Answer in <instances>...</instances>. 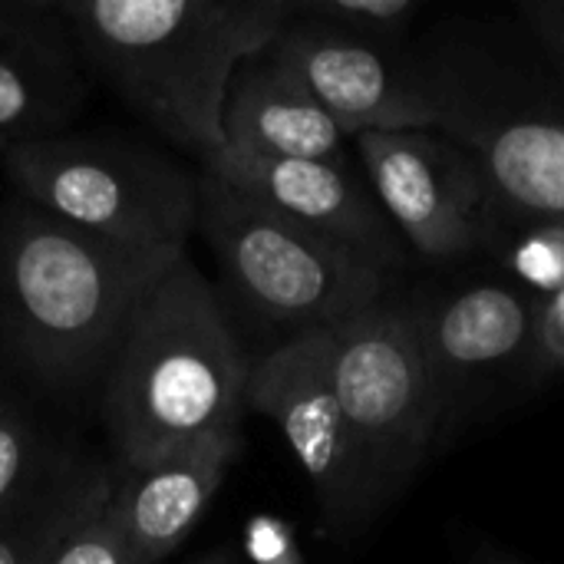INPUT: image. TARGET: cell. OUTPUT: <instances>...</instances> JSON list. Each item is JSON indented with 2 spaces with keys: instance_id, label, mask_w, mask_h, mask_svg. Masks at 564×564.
Segmentation results:
<instances>
[{
  "instance_id": "1",
  "label": "cell",
  "mask_w": 564,
  "mask_h": 564,
  "mask_svg": "<svg viewBox=\"0 0 564 564\" xmlns=\"http://www.w3.org/2000/svg\"><path fill=\"white\" fill-rule=\"evenodd\" d=\"M86 66L198 162L225 149L235 73L271 50L294 0H56Z\"/></svg>"
},
{
  "instance_id": "2",
  "label": "cell",
  "mask_w": 564,
  "mask_h": 564,
  "mask_svg": "<svg viewBox=\"0 0 564 564\" xmlns=\"http://www.w3.org/2000/svg\"><path fill=\"white\" fill-rule=\"evenodd\" d=\"M251 357L208 278L178 258L135 307L102 387V423L122 469L238 436Z\"/></svg>"
},
{
  "instance_id": "3",
  "label": "cell",
  "mask_w": 564,
  "mask_h": 564,
  "mask_svg": "<svg viewBox=\"0 0 564 564\" xmlns=\"http://www.w3.org/2000/svg\"><path fill=\"white\" fill-rule=\"evenodd\" d=\"M178 258L99 241L33 205L10 208L0 225V327L46 383H89Z\"/></svg>"
},
{
  "instance_id": "4",
  "label": "cell",
  "mask_w": 564,
  "mask_h": 564,
  "mask_svg": "<svg viewBox=\"0 0 564 564\" xmlns=\"http://www.w3.org/2000/svg\"><path fill=\"white\" fill-rule=\"evenodd\" d=\"M416 63L436 129L476 159L502 221H564V79L549 56L446 30Z\"/></svg>"
},
{
  "instance_id": "5",
  "label": "cell",
  "mask_w": 564,
  "mask_h": 564,
  "mask_svg": "<svg viewBox=\"0 0 564 564\" xmlns=\"http://www.w3.org/2000/svg\"><path fill=\"white\" fill-rule=\"evenodd\" d=\"M0 159L26 205L99 241L185 254L198 228V175L145 145L63 132L13 145Z\"/></svg>"
},
{
  "instance_id": "6",
  "label": "cell",
  "mask_w": 564,
  "mask_h": 564,
  "mask_svg": "<svg viewBox=\"0 0 564 564\" xmlns=\"http://www.w3.org/2000/svg\"><path fill=\"white\" fill-rule=\"evenodd\" d=\"M198 231L235 297L288 337L334 327L393 294V274L317 238L198 169Z\"/></svg>"
},
{
  "instance_id": "7",
  "label": "cell",
  "mask_w": 564,
  "mask_h": 564,
  "mask_svg": "<svg viewBox=\"0 0 564 564\" xmlns=\"http://www.w3.org/2000/svg\"><path fill=\"white\" fill-rule=\"evenodd\" d=\"M321 337L334 393L387 506L443 443L416 297L387 294Z\"/></svg>"
},
{
  "instance_id": "8",
  "label": "cell",
  "mask_w": 564,
  "mask_h": 564,
  "mask_svg": "<svg viewBox=\"0 0 564 564\" xmlns=\"http://www.w3.org/2000/svg\"><path fill=\"white\" fill-rule=\"evenodd\" d=\"M245 406L281 430L327 532L354 535L383 509L370 459L334 393L321 330L288 337L251 360Z\"/></svg>"
},
{
  "instance_id": "9",
  "label": "cell",
  "mask_w": 564,
  "mask_h": 564,
  "mask_svg": "<svg viewBox=\"0 0 564 564\" xmlns=\"http://www.w3.org/2000/svg\"><path fill=\"white\" fill-rule=\"evenodd\" d=\"M367 185L393 231L426 261H459L496 245L506 225L476 159L440 129L354 135Z\"/></svg>"
},
{
  "instance_id": "10",
  "label": "cell",
  "mask_w": 564,
  "mask_h": 564,
  "mask_svg": "<svg viewBox=\"0 0 564 564\" xmlns=\"http://www.w3.org/2000/svg\"><path fill=\"white\" fill-rule=\"evenodd\" d=\"M281 63L340 126L347 139L364 132L436 129L416 56L294 17L271 43Z\"/></svg>"
},
{
  "instance_id": "11",
  "label": "cell",
  "mask_w": 564,
  "mask_h": 564,
  "mask_svg": "<svg viewBox=\"0 0 564 564\" xmlns=\"http://www.w3.org/2000/svg\"><path fill=\"white\" fill-rule=\"evenodd\" d=\"M202 169L225 178L245 198L271 208L317 238L340 245L393 278L410 261L406 245L393 231L367 178H360L350 162L264 159L221 149L202 159Z\"/></svg>"
},
{
  "instance_id": "12",
  "label": "cell",
  "mask_w": 564,
  "mask_h": 564,
  "mask_svg": "<svg viewBox=\"0 0 564 564\" xmlns=\"http://www.w3.org/2000/svg\"><path fill=\"white\" fill-rule=\"evenodd\" d=\"M535 301L539 297L509 284L416 294L423 357L440 406L443 440L459 430L466 410L499 373H519Z\"/></svg>"
},
{
  "instance_id": "13",
  "label": "cell",
  "mask_w": 564,
  "mask_h": 564,
  "mask_svg": "<svg viewBox=\"0 0 564 564\" xmlns=\"http://www.w3.org/2000/svg\"><path fill=\"white\" fill-rule=\"evenodd\" d=\"M86 69L56 0H0V155L69 132Z\"/></svg>"
},
{
  "instance_id": "14",
  "label": "cell",
  "mask_w": 564,
  "mask_h": 564,
  "mask_svg": "<svg viewBox=\"0 0 564 564\" xmlns=\"http://www.w3.org/2000/svg\"><path fill=\"white\" fill-rule=\"evenodd\" d=\"M241 433L192 446L142 469H122L112 492L116 522L135 564L165 562L198 525L241 456Z\"/></svg>"
},
{
  "instance_id": "15",
  "label": "cell",
  "mask_w": 564,
  "mask_h": 564,
  "mask_svg": "<svg viewBox=\"0 0 564 564\" xmlns=\"http://www.w3.org/2000/svg\"><path fill=\"white\" fill-rule=\"evenodd\" d=\"M221 132L225 149L248 155L350 162L340 126L268 53L248 59L235 73L225 99Z\"/></svg>"
},
{
  "instance_id": "16",
  "label": "cell",
  "mask_w": 564,
  "mask_h": 564,
  "mask_svg": "<svg viewBox=\"0 0 564 564\" xmlns=\"http://www.w3.org/2000/svg\"><path fill=\"white\" fill-rule=\"evenodd\" d=\"M116 479L86 473L76 506L43 564H135L112 509Z\"/></svg>"
},
{
  "instance_id": "17",
  "label": "cell",
  "mask_w": 564,
  "mask_h": 564,
  "mask_svg": "<svg viewBox=\"0 0 564 564\" xmlns=\"http://www.w3.org/2000/svg\"><path fill=\"white\" fill-rule=\"evenodd\" d=\"M492 251L532 297L564 291V221L502 225Z\"/></svg>"
},
{
  "instance_id": "18",
  "label": "cell",
  "mask_w": 564,
  "mask_h": 564,
  "mask_svg": "<svg viewBox=\"0 0 564 564\" xmlns=\"http://www.w3.org/2000/svg\"><path fill=\"white\" fill-rule=\"evenodd\" d=\"M83 476H73L66 482H59L50 496H43L40 502H33L26 509V516L20 519H10V512L0 519V564H43L59 529L66 525L73 506H76V496H79V486H83Z\"/></svg>"
},
{
  "instance_id": "19",
  "label": "cell",
  "mask_w": 564,
  "mask_h": 564,
  "mask_svg": "<svg viewBox=\"0 0 564 564\" xmlns=\"http://www.w3.org/2000/svg\"><path fill=\"white\" fill-rule=\"evenodd\" d=\"M416 13V0H294V17L377 43H397L410 33Z\"/></svg>"
},
{
  "instance_id": "20",
  "label": "cell",
  "mask_w": 564,
  "mask_h": 564,
  "mask_svg": "<svg viewBox=\"0 0 564 564\" xmlns=\"http://www.w3.org/2000/svg\"><path fill=\"white\" fill-rule=\"evenodd\" d=\"M558 377H564V291L535 301L532 334L516 383L519 390H539Z\"/></svg>"
},
{
  "instance_id": "21",
  "label": "cell",
  "mask_w": 564,
  "mask_h": 564,
  "mask_svg": "<svg viewBox=\"0 0 564 564\" xmlns=\"http://www.w3.org/2000/svg\"><path fill=\"white\" fill-rule=\"evenodd\" d=\"M33 456L36 443L30 420L7 400H0V519L17 506V496L30 479Z\"/></svg>"
},
{
  "instance_id": "22",
  "label": "cell",
  "mask_w": 564,
  "mask_h": 564,
  "mask_svg": "<svg viewBox=\"0 0 564 564\" xmlns=\"http://www.w3.org/2000/svg\"><path fill=\"white\" fill-rule=\"evenodd\" d=\"M241 552L251 564H307L297 529L271 512H258L245 522Z\"/></svg>"
},
{
  "instance_id": "23",
  "label": "cell",
  "mask_w": 564,
  "mask_h": 564,
  "mask_svg": "<svg viewBox=\"0 0 564 564\" xmlns=\"http://www.w3.org/2000/svg\"><path fill=\"white\" fill-rule=\"evenodd\" d=\"M522 26L532 33V40L542 46L549 63L564 79V0H535L522 10Z\"/></svg>"
},
{
  "instance_id": "24",
  "label": "cell",
  "mask_w": 564,
  "mask_h": 564,
  "mask_svg": "<svg viewBox=\"0 0 564 564\" xmlns=\"http://www.w3.org/2000/svg\"><path fill=\"white\" fill-rule=\"evenodd\" d=\"M473 564H525V562H519V558H512V555H506V552L489 549V552H479Z\"/></svg>"
},
{
  "instance_id": "25",
  "label": "cell",
  "mask_w": 564,
  "mask_h": 564,
  "mask_svg": "<svg viewBox=\"0 0 564 564\" xmlns=\"http://www.w3.org/2000/svg\"><path fill=\"white\" fill-rule=\"evenodd\" d=\"M192 564H235V562H231V555H228L225 549H215V552H205L202 558H195Z\"/></svg>"
}]
</instances>
